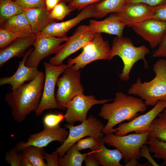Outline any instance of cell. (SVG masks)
<instances>
[{
    "label": "cell",
    "mask_w": 166,
    "mask_h": 166,
    "mask_svg": "<svg viewBox=\"0 0 166 166\" xmlns=\"http://www.w3.org/2000/svg\"><path fill=\"white\" fill-rule=\"evenodd\" d=\"M42 72L34 79L7 93L5 100L10 107L14 120L22 123L36 111L40 104L45 81Z\"/></svg>",
    "instance_id": "6da1fadb"
},
{
    "label": "cell",
    "mask_w": 166,
    "mask_h": 166,
    "mask_svg": "<svg viewBox=\"0 0 166 166\" xmlns=\"http://www.w3.org/2000/svg\"><path fill=\"white\" fill-rule=\"evenodd\" d=\"M147 109V106L141 98L122 92L117 93L113 101L103 104L101 109L99 116L107 121L102 132L105 135L115 133L113 128L116 125L125 121H132L139 113H144Z\"/></svg>",
    "instance_id": "7a4b0ae2"
},
{
    "label": "cell",
    "mask_w": 166,
    "mask_h": 166,
    "mask_svg": "<svg viewBox=\"0 0 166 166\" xmlns=\"http://www.w3.org/2000/svg\"><path fill=\"white\" fill-rule=\"evenodd\" d=\"M154 77L142 82L138 78L128 89L129 95L138 96L147 106H154L159 101L166 100V60L160 59L154 64Z\"/></svg>",
    "instance_id": "3957f363"
},
{
    "label": "cell",
    "mask_w": 166,
    "mask_h": 166,
    "mask_svg": "<svg viewBox=\"0 0 166 166\" xmlns=\"http://www.w3.org/2000/svg\"><path fill=\"white\" fill-rule=\"evenodd\" d=\"M149 52V49L144 45L136 46L130 38L117 36L113 41L109 60L116 56L121 58L124 66L119 76L121 80L127 81L132 69L138 61L143 60L145 68H148V62L145 56Z\"/></svg>",
    "instance_id": "277c9868"
},
{
    "label": "cell",
    "mask_w": 166,
    "mask_h": 166,
    "mask_svg": "<svg viewBox=\"0 0 166 166\" xmlns=\"http://www.w3.org/2000/svg\"><path fill=\"white\" fill-rule=\"evenodd\" d=\"M76 57L69 58L67 65L74 70H79L90 63L99 60H109L111 48L101 33H96L92 39L83 48Z\"/></svg>",
    "instance_id": "5b68a950"
},
{
    "label": "cell",
    "mask_w": 166,
    "mask_h": 166,
    "mask_svg": "<svg viewBox=\"0 0 166 166\" xmlns=\"http://www.w3.org/2000/svg\"><path fill=\"white\" fill-rule=\"evenodd\" d=\"M69 129L68 136L62 144L56 149L59 157L63 156L68 149L78 140L86 136H92L98 139L104 137L103 123L94 116L90 115L88 119L77 126L68 123L65 125Z\"/></svg>",
    "instance_id": "8992f818"
},
{
    "label": "cell",
    "mask_w": 166,
    "mask_h": 166,
    "mask_svg": "<svg viewBox=\"0 0 166 166\" xmlns=\"http://www.w3.org/2000/svg\"><path fill=\"white\" fill-rule=\"evenodd\" d=\"M150 132L122 136L110 133L106 134L103 140L105 144L116 148L121 152L124 163L126 164L132 158L138 160L141 159L140 149L148 140Z\"/></svg>",
    "instance_id": "52a82bcc"
},
{
    "label": "cell",
    "mask_w": 166,
    "mask_h": 166,
    "mask_svg": "<svg viewBox=\"0 0 166 166\" xmlns=\"http://www.w3.org/2000/svg\"><path fill=\"white\" fill-rule=\"evenodd\" d=\"M57 89L55 95L57 103L60 109H65L69 102L77 95L83 93L84 89L81 83L79 70H74L69 66L62 76L58 78Z\"/></svg>",
    "instance_id": "ba28073f"
},
{
    "label": "cell",
    "mask_w": 166,
    "mask_h": 166,
    "mask_svg": "<svg viewBox=\"0 0 166 166\" xmlns=\"http://www.w3.org/2000/svg\"><path fill=\"white\" fill-rule=\"evenodd\" d=\"M43 65L45 71V78L41 100L35 112L38 117L40 116L45 110L59 109L55 98V85L60 75L69 67L67 64L54 65L45 61Z\"/></svg>",
    "instance_id": "9c48e42d"
},
{
    "label": "cell",
    "mask_w": 166,
    "mask_h": 166,
    "mask_svg": "<svg viewBox=\"0 0 166 166\" xmlns=\"http://www.w3.org/2000/svg\"><path fill=\"white\" fill-rule=\"evenodd\" d=\"M95 34L89 25L79 26L73 34L68 37L65 43L61 45L55 55L49 58V62L54 65L63 64L64 61L68 57L85 46Z\"/></svg>",
    "instance_id": "30bf717a"
},
{
    "label": "cell",
    "mask_w": 166,
    "mask_h": 166,
    "mask_svg": "<svg viewBox=\"0 0 166 166\" xmlns=\"http://www.w3.org/2000/svg\"><path fill=\"white\" fill-rule=\"evenodd\" d=\"M166 108V100L159 101L152 109L146 113L137 116L128 122L120 124L118 127L115 128V134L122 136L132 132L137 134L150 132L152 122Z\"/></svg>",
    "instance_id": "8fae6325"
},
{
    "label": "cell",
    "mask_w": 166,
    "mask_h": 166,
    "mask_svg": "<svg viewBox=\"0 0 166 166\" xmlns=\"http://www.w3.org/2000/svg\"><path fill=\"white\" fill-rule=\"evenodd\" d=\"M112 99L97 100L95 96L85 95L83 93L75 97L69 103L65 115V119L71 124L76 122H83L87 119V116L91 108L95 105L104 104Z\"/></svg>",
    "instance_id": "7c38bea8"
},
{
    "label": "cell",
    "mask_w": 166,
    "mask_h": 166,
    "mask_svg": "<svg viewBox=\"0 0 166 166\" xmlns=\"http://www.w3.org/2000/svg\"><path fill=\"white\" fill-rule=\"evenodd\" d=\"M68 38L37 36L32 44L34 49L26 61V65L37 68L42 59L51 54H55L60 48V44L65 42Z\"/></svg>",
    "instance_id": "4fadbf2b"
},
{
    "label": "cell",
    "mask_w": 166,
    "mask_h": 166,
    "mask_svg": "<svg viewBox=\"0 0 166 166\" xmlns=\"http://www.w3.org/2000/svg\"><path fill=\"white\" fill-rule=\"evenodd\" d=\"M96 3L89 5L83 9L72 19L60 22L53 23L48 26L38 37L50 36L58 38L67 37L68 31L82 21L91 18H97Z\"/></svg>",
    "instance_id": "5bb4252c"
},
{
    "label": "cell",
    "mask_w": 166,
    "mask_h": 166,
    "mask_svg": "<svg viewBox=\"0 0 166 166\" xmlns=\"http://www.w3.org/2000/svg\"><path fill=\"white\" fill-rule=\"evenodd\" d=\"M133 31L148 42L152 48L158 46L166 32V21L156 19L145 20L133 25Z\"/></svg>",
    "instance_id": "9a60e30c"
},
{
    "label": "cell",
    "mask_w": 166,
    "mask_h": 166,
    "mask_svg": "<svg viewBox=\"0 0 166 166\" xmlns=\"http://www.w3.org/2000/svg\"><path fill=\"white\" fill-rule=\"evenodd\" d=\"M69 134V131L65 128H60L55 129H44L41 132L30 135L26 142H18L14 148L18 152H20L30 145L43 148L54 141L63 143Z\"/></svg>",
    "instance_id": "2e32d148"
},
{
    "label": "cell",
    "mask_w": 166,
    "mask_h": 166,
    "mask_svg": "<svg viewBox=\"0 0 166 166\" xmlns=\"http://www.w3.org/2000/svg\"><path fill=\"white\" fill-rule=\"evenodd\" d=\"M33 49L34 48L31 47L26 52L22 60L19 62L17 70L13 75L0 78V86L9 84L11 86V90H14L25 82L33 80L39 75L41 71H38L37 68L28 67L25 64L26 58Z\"/></svg>",
    "instance_id": "e0dca14e"
},
{
    "label": "cell",
    "mask_w": 166,
    "mask_h": 166,
    "mask_svg": "<svg viewBox=\"0 0 166 166\" xmlns=\"http://www.w3.org/2000/svg\"><path fill=\"white\" fill-rule=\"evenodd\" d=\"M153 7L141 3L125 4L117 13L126 26L131 27L134 24L146 19L152 13Z\"/></svg>",
    "instance_id": "ac0fdd59"
},
{
    "label": "cell",
    "mask_w": 166,
    "mask_h": 166,
    "mask_svg": "<svg viewBox=\"0 0 166 166\" xmlns=\"http://www.w3.org/2000/svg\"><path fill=\"white\" fill-rule=\"evenodd\" d=\"M88 25L95 33H105L119 37L123 36L124 29L126 26L116 13H111L102 21L90 20Z\"/></svg>",
    "instance_id": "d6986e66"
},
{
    "label": "cell",
    "mask_w": 166,
    "mask_h": 166,
    "mask_svg": "<svg viewBox=\"0 0 166 166\" xmlns=\"http://www.w3.org/2000/svg\"><path fill=\"white\" fill-rule=\"evenodd\" d=\"M24 12L33 32L37 36L49 25L58 21L51 18V12L46 8L25 9Z\"/></svg>",
    "instance_id": "ffe728a7"
},
{
    "label": "cell",
    "mask_w": 166,
    "mask_h": 166,
    "mask_svg": "<svg viewBox=\"0 0 166 166\" xmlns=\"http://www.w3.org/2000/svg\"><path fill=\"white\" fill-rule=\"evenodd\" d=\"M37 36L18 38L5 48L0 49V67L10 59L23 56L27 49L32 45Z\"/></svg>",
    "instance_id": "44dd1931"
},
{
    "label": "cell",
    "mask_w": 166,
    "mask_h": 166,
    "mask_svg": "<svg viewBox=\"0 0 166 166\" xmlns=\"http://www.w3.org/2000/svg\"><path fill=\"white\" fill-rule=\"evenodd\" d=\"M103 140L99 145L91 151L101 165L103 166H123L120 161L123 158L122 154L117 148L111 150L104 145Z\"/></svg>",
    "instance_id": "7402d4cb"
},
{
    "label": "cell",
    "mask_w": 166,
    "mask_h": 166,
    "mask_svg": "<svg viewBox=\"0 0 166 166\" xmlns=\"http://www.w3.org/2000/svg\"><path fill=\"white\" fill-rule=\"evenodd\" d=\"M0 27L10 31L30 36L36 35L32 31L29 22L24 11L6 20Z\"/></svg>",
    "instance_id": "603a6c76"
},
{
    "label": "cell",
    "mask_w": 166,
    "mask_h": 166,
    "mask_svg": "<svg viewBox=\"0 0 166 166\" xmlns=\"http://www.w3.org/2000/svg\"><path fill=\"white\" fill-rule=\"evenodd\" d=\"M150 128L148 139L155 138L166 142V108L153 121Z\"/></svg>",
    "instance_id": "cb8c5ba5"
},
{
    "label": "cell",
    "mask_w": 166,
    "mask_h": 166,
    "mask_svg": "<svg viewBox=\"0 0 166 166\" xmlns=\"http://www.w3.org/2000/svg\"><path fill=\"white\" fill-rule=\"evenodd\" d=\"M126 0H103L96 5L97 18H104L109 13L119 11L125 3Z\"/></svg>",
    "instance_id": "d4e9b609"
},
{
    "label": "cell",
    "mask_w": 166,
    "mask_h": 166,
    "mask_svg": "<svg viewBox=\"0 0 166 166\" xmlns=\"http://www.w3.org/2000/svg\"><path fill=\"white\" fill-rule=\"evenodd\" d=\"M76 148L75 143L67 151L66 154L58 158L59 166H81L86 154L80 153Z\"/></svg>",
    "instance_id": "484cf974"
},
{
    "label": "cell",
    "mask_w": 166,
    "mask_h": 166,
    "mask_svg": "<svg viewBox=\"0 0 166 166\" xmlns=\"http://www.w3.org/2000/svg\"><path fill=\"white\" fill-rule=\"evenodd\" d=\"M24 11V9L13 0H0V25L9 18Z\"/></svg>",
    "instance_id": "4316f807"
},
{
    "label": "cell",
    "mask_w": 166,
    "mask_h": 166,
    "mask_svg": "<svg viewBox=\"0 0 166 166\" xmlns=\"http://www.w3.org/2000/svg\"><path fill=\"white\" fill-rule=\"evenodd\" d=\"M22 155L27 158L33 166H47L44 161L43 148L33 145L28 146L22 151Z\"/></svg>",
    "instance_id": "83f0119b"
},
{
    "label": "cell",
    "mask_w": 166,
    "mask_h": 166,
    "mask_svg": "<svg viewBox=\"0 0 166 166\" xmlns=\"http://www.w3.org/2000/svg\"><path fill=\"white\" fill-rule=\"evenodd\" d=\"M153 158L163 160L160 166H166V142L159 140L155 138L148 139L146 142Z\"/></svg>",
    "instance_id": "f1b7e54d"
},
{
    "label": "cell",
    "mask_w": 166,
    "mask_h": 166,
    "mask_svg": "<svg viewBox=\"0 0 166 166\" xmlns=\"http://www.w3.org/2000/svg\"><path fill=\"white\" fill-rule=\"evenodd\" d=\"M29 37L30 36L23 34L13 32L0 27V49L5 48L18 38Z\"/></svg>",
    "instance_id": "f546056e"
},
{
    "label": "cell",
    "mask_w": 166,
    "mask_h": 166,
    "mask_svg": "<svg viewBox=\"0 0 166 166\" xmlns=\"http://www.w3.org/2000/svg\"><path fill=\"white\" fill-rule=\"evenodd\" d=\"M65 118V115L61 113L48 114L43 119L44 128L55 129L59 128H60V123Z\"/></svg>",
    "instance_id": "4dcf8cb0"
},
{
    "label": "cell",
    "mask_w": 166,
    "mask_h": 166,
    "mask_svg": "<svg viewBox=\"0 0 166 166\" xmlns=\"http://www.w3.org/2000/svg\"><path fill=\"white\" fill-rule=\"evenodd\" d=\"M103 138L98 139L89 136L85 139H81L75 143L76 148L79 151L89 148L92 152L99 145L103 140Z\"/></svg>",
    "instance_id": "1f68e13d"
},
{
    "label": "cell",
    "mask_w": 166,
    "mask_h": 166,
    "mask_svg": "<svg viewBox=\"0 0 166 166\" xmlns=\"http://www.w3.org/2000/svg\"><path fill=\"white\" fill-rule=\"evenodd\" d=\"M71 12L66 3L61 1L55 6L50 15L52 18L59 21L62 20L67 15H69Z\"/></svg>",
    "instance_id": "d6a6232c"
},
{
    "label": "cell",
    "mask_w": 166,
    "mask_h": 166,
    "mask_svg": "<svg viewBox=\"0 0 166 166\" xmlns=\"http://www.w3.org/2000/svg\"><path fill=\"white\" fill-rule=\"evenodd\" d=\"M15 148H13L6 153L5 160L11 166H20L22 154Z\"/></svg>",
    "instance_id": "836d02e7"
},
{
    "label": "cell",
    "mask_w": 166,
    "mask_h": 166,
    "mask_svg": "<svg viewBox=\"0 0 166 166\" xmlns=\"http://www.w3.org/2000/svg\"><path fill=\"white\" fill-rule=\"evenodd\" d=\"M24 9L46 8L45 0H13Z\"/></svg>",
    "instance_id": "e575fe53"
},
{
    "label": "cell",
    "mask_w": 166,
    "mask_h": 166,
    "mask_svg": "<svg viewBox=\"0 0 166 166\" xmlns=\"http://www.w3.org/2000/svg\"><path fill=\"white\" fill-rule=\"evenodd\" d=\"M103 0H73L68 6L71 11L76 10H81L85 7L92 4L97 3Z\"/></svg>",
    "instance_id": "d590c367"
},
{
    "label": "cell",
    "mask_w": 166,
    "mask_h": 166,
    "mask_svg": "<svg viewBox=\"0 0 166 166\" xmlns=\"http://www.w3.org/2000/svg\"><path fill=\"white\" fill-rule=\"evenodd\" d=\"M151 18L166 21V3L157 6L153 7L152 13L146 19Z\"/></svg>",
    "instance_id": "8d00e7d4"
},
{
    "label": "cell",
    "mask_w": 166,
    "mask_h": 166,
    "mask_svg": "<svg viewBox=\"0 0 166 166\" xmlns=\"http://www.w3.org/2000/svg\"><path fill=\"white\" fill-rule=\"evenodd\" d=\"M152 56L153 57H166V32Z\"/></svg>",
    "instance_id": "74e56055"
},
{
    "label": "cell",
    "mask_w": 166,
    "mask_h": 166,
    "mask_svg": "<svg viewBox=\"0 0 166 166\" xmlns=\"http://www.w3.org/2000/svg\"><path fill=\"white\" fill-rule=\"evenodd\" d=\"M59 153L55 151L51 154L45 152L44 158L46 161L47 166H59L58 163Z\"/></svg>",
    "instance_id": "f35d334b"
},
{
    "label": "cell",
    "mask_w": 166,
    "mask_h": 166,
    "mask_svg": "<svg viewBox=\"0 0 166 166\" xmlns=\"http://www.w3.org/2000/svg\"><path fill=\"white\" fill-rule=\"evenodd\" d=\"M141 3L152 7H156L166 3V0H126L125 3Z\"/></svg>",
    "instance_id": "ab89813d"
},
{
    "label": "cell",
    "mask_w": 166,
    "mask_h": 166,
    "mask_svg": "<svg viewBox=\"0 0 166 166\" xmlns=\"http://www.w3.org/2000/svg\"><path fill=\"white\" fill-rule=\"evenodd\" d=\"M150 153L148 145L146 144H144L140 149V155L141 157L143 156L146 158L152 166H160L153 159Z\"/></svg>",
    "instance_id": "60d3db41"
},
{
    "label": "cell",
    "mask_w": 166,
    "mask_h": 166,
    "mask_svg": "<svg viewBox=\"0 0 166 166\" xmlns=\"http://www.w3.org/2000/svg\"><path fill=\"white\" fill-rule=\"evenodd\" d=\"M84 161L86 166H98L101 165L92 152L86 153Z\"/></svg>",
    "instance_id": "b9f144b4"
},
{
    "label": "cell",
    "mask_w": 166,
    "mask_h": 166,
    "mask_svg": "<svg viewBox=\"0 0 166 166\" xmlns=\"http://www.w3.org/2000/svg\"><path fill=\"white\" fill-rule=\"evenodd\" d=\"M61 1L62 0H45L46 8L51 12L56 5Z\"/></svg>",
    "instance_id": "7bdbcfd3"
},
{
    "label": "cell",
    "mask_w": 166,
    "mask_h": 166,
    "mask_svg": "<svg viewBox=\"0 0 166 166\" xmlns=\"http://www.w3.org/2000/svg\"><path fill=\"white\" fill-rule=\"evenodd\" d=\"M20 162V166H33L30 161L26 157L22 156Z\"/></svg>",
    "instance_id": "ee69618b"
},
{
    "label": "cell",
    "mask_w": 166,
    "mask_h": 166,
    "mask_svg": "<svg viewBox=\"0 0 166 166\" xmlns=\"http://www.w3.org/2000/svg\"><path fill=\"white\" fill-rule=\"evenodd\" d=\"M140 164L138 163V160L136 158H132L126 164L125 166H138Z\"/></svg>",
    "instance_id": "f6af8a7d"
},
{
    "label": "cell",
    "mask_w": 166,
    "mask_h": 166,
    "mask_svg": "<svg viewBox=\"0 0 166 166\" xmlns=\"http://www.w3.org/2000/svg\"><path fill=\"white\" fill-rule=\"evenodd\" d=\"M73 0H62V1L66 3H69L71 2H72Z\"/></svg>",
    "instance_id": "bcb514c9"
},
{
    "label": "cell",
    "mask_w": 166,
    "mask_h": 166,
    "mask_svg": "<svg viewBox=\"0 0 166 166\" xmlns=\"http://www.w3.org/2000/svg\"></svg>",
    "instance_id": "7dc6e473"
}]
</instances>
